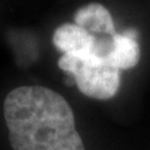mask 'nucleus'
Instances as JSON below:
<instances>
[{"mask_svg":"<svg viewBox=\"0 0 150 150\" xmlns=\"http://www.w3.org/2000/svg\"><path fill=\"white\" fill-rule=\"evenodd\" d=\"M138 38L139 33L131 28L120 34L116 33L112 36V49L106 62L120 71L137 67L140 60Z\"/></svg>","mask_w":150,"mask_h":150,"instance_id":"obj_4","label":"nucleus"},{"mask_svg":"<svg viewBox=\"0 0 150 150\" xmlns=\"http://www.w3.org/2000/svg\"><path fill=\"white\" fill-rule=\"evenodd\" d=\"M4 119L14 150H85L71 106L49 88L13 89L4 100Z\"/></svg>","mask_w":150,"mask_h":150,"instance_id":"obj_1","label":"nucleus"},{"mask_svg":"<svg viewBox=\"0 0 150 150\" xmlns=\"http://www.w3.org/2000/svg\"><path fill=\"white\" fill-rule=\"evenodd\" d=\"M59 68L73 78L74 84L85 96L98 100H109L116 95L120 88V70L106 60L93 55L78 58L62 55L58 60Z\"/></svg>","mask_w":150,"mask_h":150,"instance_id":"obj_2","label":"nucleus"},{"mask_svg":"<svg viewBox=\"0 0 150 150\" xmlns=\"http://www.w3.org/2000/svg\"><path fill=\"white\" fill-rule=\"evenodd\" d=\"M53 44L63 55L89 58L95 55L98 36L76 24H63L54 31Z\"/></svg>","mask_w":150,"mask_h":150,"instance_id":"obj_3","label":"nucleus"},{"mask_svg":"<svg viewBox=\"0 0 150 150\" xmlns=\"http://www.w3.org/2000/svg\"><path fill=\"white\" fill-rule=\"evenodd\" d=\"M75 24L98 38L114 36L115 25L109 10L99 3H90L79 8L74 15Z\"/></svg>","mask_w":150,"mask_h":150,"instance_id":"obj_5","label":"nucleus"}]
</instances>
